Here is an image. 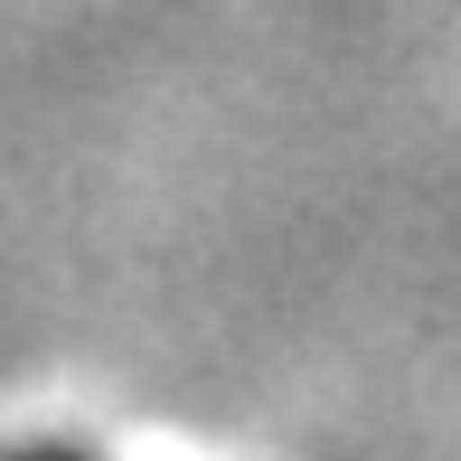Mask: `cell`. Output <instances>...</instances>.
I'll use <instances>...</instances> for the list:
<instances>
[{"label":"cell","mask_w":461,"mask_h":461,"mask_svg":"<svg viewBox=\"0 0 461 461\" xmlns=\"http://www.w3.org/2000/svg\"><path fill=\"white\" fill-rule=\"evenodd\" d=\"M10 461H236L217 443H160V433H132V443H29Z\"/></svg>","instance_id":"obj_1"}]
</instances>
